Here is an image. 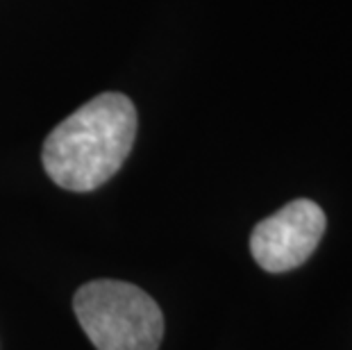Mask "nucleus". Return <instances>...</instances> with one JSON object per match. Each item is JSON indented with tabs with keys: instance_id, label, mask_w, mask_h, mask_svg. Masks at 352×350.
<instances>
[{
	"instance_id": "f257e3e1",
	"label": "nucleus",
	"mask_w": 352,
	"mask_h": 350,
	"mask_svg": "<svg viewBox=\"0 0 352 350\" xmlns=\"http://www.w3.org/2000/svg\"><path fill=\"white\" fill-rule=\"evenodd\" d=\"M137 137V109L123 94H100L57 125L43 144V168L69 191L102 187L130 155Z\"/></svg>"
},
{
	"instance_id": "7ed1b4c3",
	"label": "nucleus",
	"mask_w": 352,
	"mask_h": 350,
	"mask_svg": "<svg viewBox=\"0 0 352 350\" xmlns=\"http://www.w3.org/2000/svg\"><path fill=\"white\" fill-rule=\"evenodd\" d=\"M325 223V212L314 200H291L252 230L250 252L254 262L268 273L298 269L318 248Z\"/></svg>"
},
{
	"instance_id": "f03ea898",
	"label": "nucleus",
	"mask_w": 352,
	"mask_h": 350,
	"mask_svg": "<svg viewBox=\"0 0 352 350\" xmlns=\"http://www.w3.org/2000/svg\"><path fill=\"white\" fill-rule=\"evenodd\" d=\"M73 309L98 350H157L164 339L160 305L130 282H89L76 292Z\"/></svg>"
}]
</instances>
